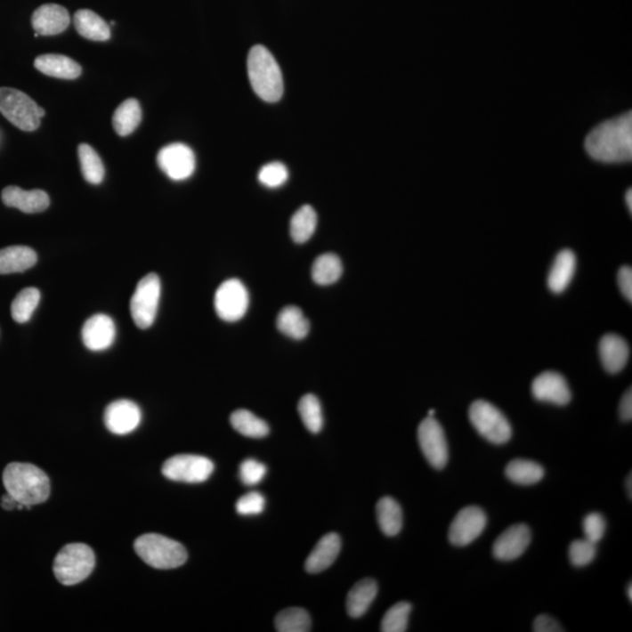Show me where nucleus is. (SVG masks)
I'll return each instance as SVG.
<instances>
[{
    "label": "nucleus",
    "mask_w": 632,
    "mask_h": 632,
    "mask_svg": "<svg viewBox=\"0 0 632 632\" xmlns=\"http://www.w3.org/2000/svg\"><path fill=\"white\" fill-rule=\"evenodd\" d=\"M3 484L10 493L28 509L43 504L51 493L50 479L42 468L28 463H11L3 474Z\"/></svg>",
    "instance_id": "f03ea898"
},
{
    "label": "nucleus",
    "mask_w": 632,
    "mask_h": 632,
    "mask_svg": "<svg viewBox=\"0 0 632 632\" xmlns=\"http://www.w3.org/2000/svg\"><path fill=\"white\" fill-rule=\"evenodd\" d=\"M377 516L378 526L386 537H395L403 527V512L393 498L385 497L378 501Z\"/></svg>",
    "instance_id": "cd10ccee"
},
{
    "label": "nucleus",
    "mask_w": 632,
    "mask_h": 632,
    "mask_svg": "<svg viewBox=\"0 0 632 632\" xmlns=\"http://www.w3.org/2000/svg\"><path fill=\"white\" fill-rule=\"evenodd\" d=\"M277 327L284 336L303 340L310 332V321L296 306H286L278 315Z\"/></svg>",
    "instance_id": "bb28decb"
},
{
    "label": "nucleus",
    "mask_w": 632,
    "mask_h": 632,
    "mask_svg": "<svg viewBox=\"0 0 632 632\" xmlns=\"http://www.w3.org/2000/svg\"><path fill=\"white\" fill-rule=\"evenodd\" d=\"M418 442L423 455L431 466L442 470L449 460V446L444 430L434 417H427L419 424Z\"/></svg>",
    "instance_id": "9b49d317"
},
{
    "label": "nucleus",
    "mask_w": 632,
    "mask_h": 632,
    "mask_svg": "<svg viewBox=\"0 0 632 632\" xmlns=\"http://www.w3.org/2000/svg\"><path fill=\"white\" fill-rule=\"evenodd\" d=\"M248 79L255 94L266 102H278L284 94L280 67L266 47H253L247 59Z\"/></svg>",
    "instance_id": "7ed1b4c3"
},
{
    "label": "nucleus",
    "mask_w": 632,
    "mask_h": 632,
    "mask_svg": "<svg viewBox=\"0 0 632 632\" xmlns=\"http://www.w3.org/2000/svg\"><path fill=\"white\" fill-rule=\"evenodd\" d=\"M318 215L311 206H304L293 215L291 219V236L297 244L306 243L313 236Z\"/></svg>",
    "instance_id": "473e14b6"
},
{
    "label": "nucleus",
    "mask_w": 632,
    "mask_h": 632,
    "mask_svg": "<svg viewBox=\"0 0 632 632\" xmlns=\"http://www.w3.org/2000/svg\"><path fill=\"white\" fill-rule=\"evenodd\" d=\"M297 411L301 419H303L304 425L312 433H319L323 427V415L321 404L318 397L312 395V393H307L304 397H301L299 405H297Z\"/></svg>",
    "instance_id": "e433bc0d"
},
{
    "label": "nucleus",
    "mask_w": 632,
    "mask_h": 632,
    "mask_svg": "<svg viewBox=\"0 0 632 632\" xmlns=\"http://www.w3.org/2000/svg\"><path fill=\"white\" fill-rule=\"evenodd\" d=\"M620 416L623 421L629 422L632 418V393L631 388L624 393L620 404Z\"/></svg>",
    "instance_id": "49530a36"
},
{
    "label": "nucleus",
    "mask_w": 632,
    "mask_h": 632,
    "mask_svg": "<svg viewBox=\"0 0 632 632\" xmlns=\"http://www.w3.org/2000/svg\"><path fill=\"white\" fill-rule=\"evenodd\" d=\"M0 505H2V507L4 509H6V511H13V509H24L28 508L26 507L25 505H22L20 503H18L16 499L12 496H11L10 493H5L2 497V500H0Z\"/></svg>",
    "instance_id": "de8ad7c7"
},
{
    "label": "nucleus",
    "mask_w": 632,
    "mask_h": 632,
    "mask_svg": "<svg viewBox=\"0 0 632 632\" xmlns=\"http://www.w3.org/2000/svg\"><path fill=\"white\" fill-rule=\"evenodd\" d=\"M142 120V109L135 99H128L115 110L113 126L120 136H128L135 132Z\"/></svg>",
    "instance_id": "c85d7f7f"
},
{
    "label": "nucleus",
    "mask_w": 632,
    "mask_h": 632,
    "mask_svg": "<svg viewBox=\"0 0 632 632\" xmlns=\"http://www.w3.org/2000/svg\"><path fill=\"white\" fill-rule=\"evenodd\" d=\"M607 523L600 513H590L583 520V531L587 540L598 544L604 537Z\"/></svg>",
    "instance_id": "79ce46f5"
},
{
    "label": "nucleus",
    "mask_w": 632,
    "mask_h": 632,
    "mask_svg": "<svg viewBox=\"0 0 632 632\" xmlns=\"http://www.w3.org/2000/svg\"><path fill=\"white\" fill-rule=\"evenodd\" d=\"M434 416V410H430L429 411V417H433Z\"/></svg>",
    "instance_id": "603ef678"
},
{
    "label": "nucleus",
    "mask_w": 632,
    "mask_h": 632,
    "mask_svg": "<svg viewBox=\"0 0 632 632\" xmlns=\"http://www.w3.org/2000/svg\"><path fill=\"white\" fill-rule=\"evenodd\" d=\"M250 304V296L238 279H229L219 286L215 296V310L226 322H236L244 318Z\"/></svg>",
    "instance_id": "9d476101"
},
{
    "label": "nucleus",
    "mask_w": 632,
    "mask_h": 632,
    "mask_svg": "<svg viewBox=\"0 0 632 632\" xmlns=\"http://www.w3.org/2000/svg\"><path fill=\"white\" fill-rule=\"evenodd\" d=\"M533 631L535 632H561L564 631L555 619L548 615H540L534 620Z\"/></svg>",
    "instance_id": "a18cd8bd"
},
{
    "label": "nucleus",
    "mask_w": 632,
    "mask_h": 632,
    "mask_svg": "<svg viewBox=\"0 0 632 632\" xmlns=\"http://www.w3.org/2000/svg\"><path fill=\"white\" fill-rule=\"evenodd\" d=\"M161 299V280L158 274L150 273L141 279L130 301V313L135 325L147 329L155 322Z\"/></svg>",
    "instance_id": "6e6552de"
},
{
    "label": "nucleus",
    "mask_w": 632,
    "mask_h": 632,
    "mask_svg": "<svg viewBox=\"0 0 632 632\" xmlns=\"http://www.w3.org/2000/svg\"><path fill=\"white\" fill-rule=\"evenodd\" d=\"M531 541V531L525 523L513 525L497 539L493 555L500 561H513L522 556Z\"/></svg>",
    "instance_id": "f3484780"
},
{
    "label": "nucleus",
    "mask_w": 632,
    "mask_h": 632,
    "mask_svg": "<svg viewBox=\"0 0 632 632\" xmlns=\"http://www.w3.org/2000/svg\"><path fill=\"white\" fill-rule=\"evenodd\" d=\"M620 292L627 300L632 301V270L630 266L620 267L617 274Z\"/></svg>",
    "instance_id": "c03bdc74"
},
{
    "label": "nucleus",
    "mask_w": 632,
    "mask_h": 632,
    "mask_svg": "<svg viewBox=\"0 0 632 632\" xmlns=\"http://www.w3.org/2000/svg\"><path fill=\"white\" fill-rule=\"evenodd\" d=\"M77 152H79L81 171H83L85 180L94 185L102 183L106 171L98 152L89 144L85 143L80 144Z\"/></svg>",
    "instance_id": "72a5a7b5"
},
{
    "label": "nucleus",
    "mask_w": 632,
    "mask_h": 632,
    "mask_svg": "<svg viewBox=\"0 0 632 632\" xmlns=\"http://www.w3.org/2000/svg\"><path fill=\"white\" fill-rule=\"evenodd\" d=\"M230 422L233 429L245 437L263 438L270 433L269 424L245 409L234 411Z\"/></svg>",
    "instance_id": "2f4dec72"
},
{
    "label": "nucleus",
    "mask_w": 632,
    "mask_h": 632,
    "mask_svg": "<svg viewBox=\"0 0 632 632\" xmlns=\"http://www.w3.org/2000/svg\"><path fill=\"white\" fill-rule=\"evenodd\" d=\"M341 538L336 533L326 534L307 557L304 564L306 571L311 574H316L332 566L341 552Z\"/></svg>",
    "instance_id": "412c9836"
},
{
    "label": "nucleus",
    "mask_w": 632,
    "mask_h": 632,
    "mask_svg": "<svg viewBox=\"0 0 632 632\" xmlns=\"http://www.w3.org/2000/svg\"><path fill=\"white\" fill-rule=\"evenodd\" d=\"M586 150L591 158L604 163L630 162L632 158V114L604 122L587 136Z\"/></svg>",
    "instance_id": "f257e3e1"
},
{
    "label": "nucleus",
    "mask_w": 632,
    "mask_h": 632,
    "mask_svg": "<svg viewBox=\"0 0 632 632\" xmlns=\"http://www.w3.org/2000/svg\"><path fill=\"white\" fill-rule=\"evenodd\" d=\"M378 587L377 581L373 579H361L349 591L345 607H347L348 615L352 619H359L368 612L370 605L373 604L375 598L377 596Z\"/></svg>",
    "instance_id": "5701e85b"
},
{
    "label": "nucleus",
    "mask_w": 632,
    "mask_h": 632,
    "mask_svg": "<svg viewBox=\"0 0 632 632\" xmlns=\"http://www.w3.org/2000/svg\"><path fill=\"white\" fill-rule=\"evenodd\" d=\"M629 355V344L622 336L609 333L601 338L600 358L608 373H620L626 367Z\"/></svg>",
    "instance_id": "aec40b11"
},
{
    "label": "nucleus",
    "mask_w": 632,
    "mask_h": 632,
    "mask_svg": "<svg viewBox=\"0 0 632 632\" xmlns=\"http://www.w3.org/2000/svg\"><path fill=\"white\" fill-rule=\"evenodd\" d=\"M2 199L6 207H16L25 214H38L50 207V197L43 190L26 191L13 185L3 190Z\"/></svg>",
    "instance_id": "6ab92c4d"
},
{
    "label": "nucleus",
    "mask_w": 632,
    "mask_h": 632,
    "mask_svg": "<svg viewBox=\"0 0 632 632\" xmlns=\"http://www.w3.org/2000/svg\"><path fill=\"white\" fill-rule=\"evenodd\" d=\"M142 421V412L139 405L132 401H115L108 405L105 412V424L111 433L128 434L135 431Z\"/></svg>",
    "instance_id": "4468645a"
},
{
    "label": "nucleus",
    "mask_w": 632,
    "mask_h": 632,
    "mask_svg": "<svg viewBox=\"0 0 632 632\" xmlns=\"http://www.w3.org/2000/svg\"><path fill=\"white\" fill-rule=\"evenodd\" d=\"M627 490L628 494H629V499L632 498V475L631 474L628 475L627 478Z\"/></svg>",
    "instance_id": "09e8293b"
},
{
    "label": "nucleus",
    "mask_w": 632,
    "mask_h": 632,
    "mask_svg": "<svg viewBox=\"0 0 632 632\" xmlns=\"http://www.w3.org/2000/svg\"><path fill=\"white\" fill-rule=\"evenodd\" d=\"M35 67L45 76L63 80L77 79L83 73L79 63L61 54L40 55L36 59Z\"/></svg>",
    "instance_id": "4be33fe9"
},
{
    "label": "nucleus",
    "mask_w": 632,
    "mask_h": 632,
    "mask_svg": "<svg viewBox=\"0 0 632 632\" xmlns=\"http://www.w3.org/2000/svg\"><path fill=\"white\" fill-rule=\"evenodd\" d=\"M38 262L35 250L28 247H10L0 250V274L25 272Z\"/></svg>",
    "instance_id": "b1692460"
},
{
    "label": "nucleus",
    "mask_w": 632,
    "mask_h": 632,
    "mask_svg": "<svg viewBox=\"0 0 632 632\" xmlns=\"http://www.w3.org/2000/svg\"><path fill=\"white\" fill-rule=\"evenodd\" d=\"M344 272L340 258L333 253H326L315 259L312 266V278L318 285L328 286L336 282Z\"/></svg>",
    "instance_id": "7c9ffc66"
},
{
    "label": "nucleus",
    "mask_w": 632,
    "mask_h": 632,
    "mask_svg": "<svg viewBox=\"0 0 632 632\" xmlns=\"http://www.w3.org/2000/svg\"><path fill=\"white\" fill-rule=\"evenodd\" d=\"M158 165L170 180L185 181L195 173V152L187 144H169L159 150Z\"/></svg>",
    "instance_id": "f8f14e48"
},
{
    "label": "nucleus",
    "mask_w": 632,
    "mask_h": 632,
    "mask_svg": "<svg viewBox=\"0 0 632 632\" xmlns=\"http://www.w3.org/2000/svg\"><path fill=\"white\" fill-rule=\"evenodd\" d=\"M81 336L89 351L103 352L114 344L117 337V326L110 316L95 314L85 322Z\"/></svg>",
    "instance_id": "2eb2a0df"
},
{
    "label": "nucleus",
    "mask_w": 632,
    "mask_h": 632,
    "mask_svg": "<svg viewBox=\"0 0 632 632\" xmlns=\"http://www.w3.org/2000/svg\"><path fill=\"white\" fill-rule=\"evenodd\" d=\"M40 291L38 288H28L22 291L13 300L11 306V314L14 321L18 323H26L31 320L33 313L38 307L40 303Z\"/></svg>",
    "instance_id": "c9c22d12"
},
{
    "label": "nucleus",
    "mask_w": 632,
    "mask_h": 632,
    "mask_svg": "<svg viewBox=\"0 0 632 632\" xmlns=\"http://www.w3.org/2000/svg\"><path fill=\"white\" fill-rule=\"evenodd\" d=\"M627 206L629 207L630 212L632 211V191L631 189L628 190L626 195Z\"/></svg>",
    "instance_id": "8fccbe9b"
},
{
    "label": "nucleus",
    "mask_w": 632,
    "mask_h": 632,
    "mask_svg": "<svg viewBox=\"0 0 632 632\" xmlns=\"http://www.w3.org/2000/svg\"><path fill=\"white\" fill-rule=\"evenodd\" d=\"M95 567L93 549L85 544H69L58 553L54 560L55 578L61 585L74 586L83 582Z\"/></svg>",
    "instance_id": "39448f33"
},
{
    "label": "nucleus",
    "mask_w": 632,
    "mask_h": 632,
    "mask_svg": "<svg viewBox=\"0 0 632 632\" xmlns=\"http://www.w3.org/2000/svg\"><path fill=\"white\" fill-rule=\"evenodd\" d=\"M0 113L24 132H35L45 117V110L25 93L14 88H0Z\"/></svg>",
    "instance_id": "423d86ee"
},
{
    "label": "nucleus",
    "mask_w": 632,
    "mask_h": 632,
    "mask_svg": "<svg viewBox=\"0 0 632 632\" xmlns=\"http://www.w3.org/2000/svg\"><path fill=\"white\" fill-rule=\"evenodd\" d=\"M134 547L144 563L156 569L178 568L188 560L187 549L180 542L159 534L142 535Z\"/></svg>",
    "instance_id": "20e7f679"
},
{
    "label": "nucleus",
    "mask_w": 632,
    "mask_h": 632,
    "mask_svg": "<svg viewBox=\"0 0 632 632\" xmlns=\"http://www.w3.org/2000/svg\"><path fill=\"white\" fill-rule=\"evenodd\" d=\"M596 556V544L582 539V540L572 541L569 546V559L575 567H585L593 563Z\"/></svg>",
    "instance_id": "58836bf2"
},
{
    "label": "nucleus",
    "mask_w": 632,
    "mask_h": 632,
    "mask_svg": "<svg viewBox=\"0 0 632 632\" xmlns=\"http://www.w3.org/2000/svg\"><path fill=\"white\" fill-rule=\"evenodd\" d=\"M505 474L515 484L530 486L542 481L545 468L531 460L515 459L506 466Z\"/></svg>",
    "instance_id": "c756f323"
},
{
    "label": "nucleus",
    "mask_w": 632,
    "mask_h": 632,
    "mask_svg": "<svg viewBox=\"0 0 632 632\" xmlns=\"http://www.w3.org/2000/svg\"><path fill=\"white\" fill-rule=\"evenodd\" d=\"M288 170L280 162L269 163L259 171L258 180L267 188L275 189L284 185L288 180Z\"/></svg>",
    "instance_id": "ea45409f"
},
{
    "label": "nucleus",
    "mask_w": 632,
    "mask_h": 632,
    "mask_svg": "<svg viewBox=\"0 0 632 632\" xmlns=\"http://www.w3.org/2000/svg\"><path fill=\"white\" fill-rule=\"evenodd\" d=\"M487 523V516L478 506H467L458 512L453 519L449 530V540L452 545H470L475 539L481 537Z\"/></svg>",
    "instance_id": "ddd939ff"
},
{
    "label": "nucleus",
    "mask_w": 632,
    "mask_h": 632,
    "mask_svg": "<svg viewBox=\"0 0 632 632\" xmlns=\"http://www.w3.org/2000/svg\"><path fill=\"white\" fill-rule=\"evenodd\" d=\"M468 417L474 429L493 444H505L512 437V426L503 412L492 403L478 400L471 404Z\"/></svg>",
    "instance_id": "0eeeda50"
},
{
    "label": "nucleus",
    "mask_w": 632,
    "mask_h": 632,
    "mask_svg": "<svg viewBox=\"0 0 632 632\" xmlns=\"http://www.w3.org/2000/svg\"><path fill=\"white\" fill-rule=\"evenodd\" d=\"M70 18L69 11L57 4H46L35 11L32 26L36 35L57 36L69 28Z\"/></svg>",
    "instance_id": "a211bd4d"
},
{
    "label": "nucleus",
    "mask_w": 632,
    "mask_h": 632,
    "mask_svg": "<svg viewBox=\"0 0 632 632\" xmlns=\"http://www.w3.org/2000/svg\"><path fill=\"white\" fill-rule=\"evenodd\" d=\"M411 604L409 602H399L385 612L381 622L383 632H404L408 629Z\"/></svg>",
    "instance_id": "4c0bfd02"
},
{
    "label": "nucleus",
    "mask_w": 632,
    "mask_h": 632,
    "mask_svg": "<svg viewBox=\"0 0 632 632\" xmlns=\"http://www.w3.org/2000/svg\"><path fill=\"white\" fill-rule=\"evenodd\" d=\"M576 269V256L571 250L557 253L548 275V288L554 293L563 292L571 284Z\"/></svg>",
    "instance_id": "393cba45"
},
{
    "label": "nucleus",
    "mask_w": 632,
    "mask_h": 632,
    "mask_svg": "<svg viewBox=\"0 0 632 632\" xmlns=\"http://www.w3.org/2000/svg\"><path fill=\"white\" fill-rule=\"evenodd\" d=\"M77 33L93 42H107L110 39L109 25L99 14L91 10L77 11L74 16Z\"/></svg>",
    "instance_id": "a878e982"
},
{
    "label": "nucleus",
    "mask_w": 632,
    "mask_h": 632,
    "mask_svg": "<svg viewBox=\"0 0 632 632\" xmlns=\"http://www.w3.org/2000/svg\"><path fill=\"white\" fill-rule=\"evenodd\" d=\"M311 628L310 613L303 608L285 609L275 617V629L279 632H307Z\"/></svg>",
    "instance_id": "f704fd0d"
},
{
    "label": "nucleus",
    "mask_w": 632,
    "mask_h": 632,
    "mask_svg": "<svg viewBox=\"0 0 632 632\" xmlns=\"http://www.w3.org/2000/svg\"><path fill=\"white\" fill-rule=\"evenodd\" d=\"M267 467L255 459H247L240 465V481L244 485L255 486L265 478Z\"/></svg>",
    "instance_id": "a19ab883"
},
{
    "label": "nucleus",
    "mask_w": 632,
    "mask_h": 632,
    "mask_svg": "<svg viewBox=\"0 0 632 632\" xmlns=\"http://www.w3.org/2000/svg\"><path fill=\"white\" fill-rule=\"evenodd\" d=\"M214 470V463L206 457L178 455L166 460L162 474L170 481L199 484L207 481Z\"/></svg>",
    "instance_id": "1a4fd4ad"
},
{
    "label": "nucleus",
    "mask_w": 632,
    "mask_h": 632,
    "mask_svg": "<svg viewBox=\"0 0 632 632\" xmlns=\"http://www.w3.org/2000/svg\"><path fill=\"white\" fill-rule=\"evenodd\" d=\"M627 595H628V598H629V601L632 602V583L631 582L629 583V585H628Z\"/></svg>",
    "instance_id": "3c124183"
},
{
    "label": "nucleus",
    "mask_w": 632,
    "mask_h": 632,
    "mask_svg": "<svg viewBox=\"0 0 632 632\" xmlns=\"http://www.w3.org/2000/svg\"><path fill=\"white\" fill-rule=\"evenodd\" d=\"M266 500L263 494L250 492L239 498L236 509L240 515H258L265 509Z\"/></svg>",
    "instance_id": "37998d69"
},
{
    "label": "nucleus",
    "mask_w": 632,
    "mask_h": 632,
    "mask_svg": "<svg viewBox=\"0 0 632 632\" xmlns=\"http://www.w3.org/2000/svg\"><path fill=\"white\" fill-rule=\"evenodd\" d=\"M531 393L538 401L556 405H566L571 399L566 378L556 371H545L535 377L531 383Z\"/></svg>",
    "instance_id": "dca6fc26"
}]
</instances>
